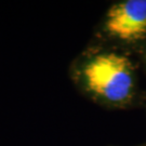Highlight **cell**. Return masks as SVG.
Masks as SVG:
<instances>
[{"mask_svg":"<svg viewBox=\"0 0 146 146\" xmlns=\"http://www.w3.org/2000/svg\"><path fill=\"white\" fill-rule=\"evenodd\" d=\"M88 89L110 102H125L133 91L134 79L129 60L117 53L98 54L82 70Z\"/></svg>","mask_w":146,"mask_h":146,"instance_id":"cell-1","label":"cell"},{"mask_svg":"<svg viewBox=\"0 0 146 146\" xmlns=\"http://www.w3.org/2000/svg\"><path fill=\"white\" fill-rule=\"evenodd\" d=\"M106 31L123 41L146 36V0H127L113 5L106 17Z\"/></svg>","mask_w":146,"mask_h":146,"instance_id":"cell-2","label":"cell"}]
</instances>
